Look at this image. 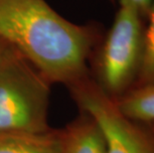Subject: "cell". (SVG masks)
I'll return each mask as SVG.
<instances>
[{"mask_svg":"<svg viewBox=\"0 0 154 153\" xmlns=\"http://www.w3.org/2000/svg\"><path fill=\"white\" fill-rule=\"evenodd\" d=\"M101 37L97 24L69 21L46 0H0V39L52 84L68 87L88 76V62Z\"/></svg>","mask_w":154,"mask_h":153,"instance_id":"cell-1","label":"cell"},{"mask_svg":"<svg viewBox=\"0 0 154 153\" xmlns=\"http://www.w3.org/2000/svg\"><path fill=\"white\" fill-rule=\"evenodd\" d=\"M51 82L10 46L0 64V135L50 130Z\"/></svg>","mask_w":154,"mask_h":153,"instance_id":"cell-2","label":"cell"},{"mask_svg":"<svg viewBox=\"0 0 154 153\" xmlns=\"http://www.w3.org/2000/svg\"><path fill=\"white\" fill-rule=\"evenodd\" d=\"M145 20L138 12L119 5L110 28L91 56V77L101 90L117 99L138 80L143 57Z\"/></svg>","mask_w":154,"mask_h":153,"instance_id":"cell-3","label":"cell"},{"mask_svg":"<svg viewBox=\"0 0 154 153\" xmlns=\"http://www.w3.org/2000/svg\"><path fill=\"white\" fill-rule=\"evenodd\" d=\"M81 112L96 121L103 133L106 153H154V130L127 118L91 74L68 87Z\"/></svg>","mask_w":154,"mask_h":153,"instance_id":"cell-4","label":"cell"},{"mask_svg":"<svg viewBox=\"0 0 154 153\" xmlns=\"http://www.w3.org/2000/svg\"><path fill=\"white\" fill-rule=\"evenodd\" d=\"M63 132V153H106V143L99 124L83 112Z\"/></svg>","mask_w":154,"mask_h":153,"instance_id":"cell-5","label":"cell"},{"mask_svg":"<svg viewBox=\"0 0 154 153\" xmlns=\"http://www.w3.org/2000/svg\"><path fill=\"white\" fill-rule=\"evenodd\" d=\"M0 153H63V132L50 129L41 133L0 135Z\"/></svg>","mask_w":154,"mask_h":153,"instance_id":"cell-6","label":"cell"},{"mask_svg":"<svg viewBox=\"0 0 154 153\" xmlns=\"http://www.w3.org/2000/svg\"><path fill=\"white\" fill-rule=\"evenodd\" d=\"M114 102L127 118L144 124L154 123V84L135 86Z\"/></svg>","mask_w":154,"mask_h":153,"instance_id":"cell-7","label":"cell"},{"mask_svg":"<svg viewBox=\"0 0 154 153\" xmlns=\"http://www.w3.org/2000/svg\"><path fill=\"white\" fill-rule=\"evenodd\" d=\"M145 84H154V0L145 18L142 64L135 86Z\"/></svg>","mask_w":154,"mask_h":153,"instance_id":"cell-8","label":"cell"},{"mask_svg":"<svg viewBox=\"0 0 154 153\" xmlns=\"http://www.w3.org/2000/svg\"><path fill=\"white\" fill-rule=\"evenodd\" d=\"M153 0H119V5L127 6L138 12L145 20L147 13L151 6Z\"/></svg>","mask_w":154,"mask_h":153,"instance_id":"cell-9","label":"cell"},{"mask_svg":"<svg viewBox=\"0 0 154 153\" xmlns=\"http://www.w3.org/2000/svg\"><path fill=\"white\" fill-rule=\"evenodd\" d=\"M9 48H10V45L0 39V64H1V62L4 59L5 55L7 53Z\"/></svg>","mask_w":154,"mask_h":153,"instance_id":"cell-10","label":"cell"},{"mask_svg":"<svg viewBox=\"0 0 154 153\" xmlns=\"http://www.w3.org/2000/svg\"><path fill=\"white\" fill-rule=\"evenodd\" d=\"M148 125H150V126H151V128L154 130V123H151V124H148Z\"/></svg>","mask_w":154,"mask_h":153,"instance_id":"cell-11","label":"cell"}]
</instances>
